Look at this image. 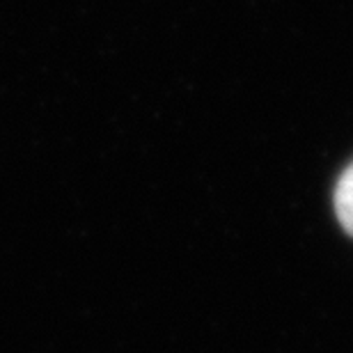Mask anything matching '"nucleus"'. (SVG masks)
<instances>
[{
  "mask_svg": "<svg viewBox=\"0 0 353 353\" xmlns=\"http://www.w3.org/2000/svg\"><path fill=\"white\" fill-rule=\"evenodd\" d=\"M335 211L342 228L353 236V163L342 172L335 188Z\"/></svg>",
  "mask_w": 353,
  "mask_h": 353,
  "instance_id": "nucleus-1",
  "label": "nucleus"
}]
</instances>
